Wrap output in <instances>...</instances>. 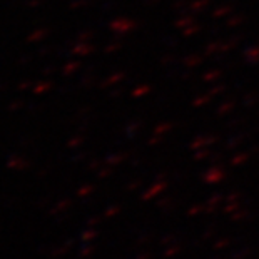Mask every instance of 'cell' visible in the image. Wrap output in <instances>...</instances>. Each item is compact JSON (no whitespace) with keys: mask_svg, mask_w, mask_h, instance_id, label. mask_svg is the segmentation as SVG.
<instances>
[{"mask_svg":"<svg viewBox=\"0 0 259 259\" xmlns=\"http://www.w3.org/2000/svg\"><path fill=\"white\" fill-rule=\"evenodd\" d=\"M69 206H70V201H69V199H64V201L57 202L54 207L49 209L47 214H49V216H57V214H62V212L67 211V207H69Z\"/></svg>","mask_w":259,"mask_h":259,"instance_id":"obj_1","label":"cell"},{"mask_svg":"<svg viewBox=\"0 0 259 259\" xmlns=\"http://www.w3.org/2000/svg\"><path fill=\"white\" fill-rule=\"evenodd\" d=\"M74 246V241H67V242H64V244H60L57 247H54V249L51 251V254L49 256H52V257H60V256H64L65 252H69L70 247Z\"/></svg>","mask_w":259,"mask_h":259,"instance_id":"obj_2","label":"cell"},{"mask_svg":"<svg viewBox=\"0 0 259 259\" xmlns=\"http://www.w3.org/2000/svg\"><path fill=\"white\" fill-rule=\"evenodd\" d=\"M51 246H40L38 247V254H51Z\"/></svg>","mask_w":259,"mask_h":259,"instance_id":"obj_3","label":"cell"},{"mask_svg":"<svg viewBox=\"0 0 259 259\" xmlns=\"http://www.w3.org/2000/svg\"><path fill=\"white\" fill-rule=\"evenodd\" d=\"M94 236H96V233H94V231H85V233L82 234V239H84V241H91Z\"/></svg>","mask_w":259,"mask_h":259,"instance_id":"obj_4","label":"cell"},{"mask_svg":"<svg viewBox=\"0 0 259 259\" xmlns=\"http://www.w3.org/2000/svg\"><path fill=\"white\" fill-rule=\"evenodd\" d=\"M91 252H92V247H84V249L80 251V256H82V257H85V256H89Z\"/></svg>","mask_w":259,"mask_h":259,"instance_id":"obj_5","label":"cell"}]
</instances>
